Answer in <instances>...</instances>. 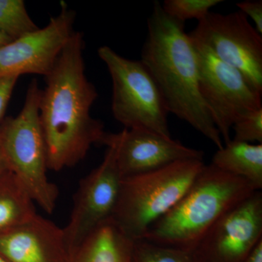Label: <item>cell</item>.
I'll return each instance as SVG.
<instances>
[{"instance_id": "1", "label": "cell", "mask_w": 262, "mask_h": 262, "mask_svg": "<svg viewBox=\"0 0 262 262\" xmlns=\"http://www.w3.org/2000/svg\"><path fill=\"white\" fill-rule=\"evenodd\" d=\"M84 36L75 32L41 91L39 117L47 149L48 170L75 166L106 133L101 120L91 116L98 92L85 74Z\"/></svg>"}, {"instance_id": "2", "label": "cell", "mask_w": 262, "mask_h": 262, "mask_svg": "<svg viewBox=\"0 0 262 262\" xmlns=\"http://www.w3.org/2000/svg\"><path fill=\"white\" fill-rule=\"evenodd\" d=\"M140 61L159 89L169 113L173 114L209 139L224 146L218 129L199 89V71L194 45L184 24L169 17L155 1L147 20V37Z\"/></svg>"}, {"instance_id": "3", "label": "cell", "mask_w": 262, "mask_h": 262, "mask_svg": "<svg viewBox=\"0 0 262 262\" xmlns=\"http://www.w3.org/2000/svg\"><path fill=\"white\" fill-rule=\"evenodd\" d=\"M255 192L247 181L205 165L180 201L142 239L191 251L222 215Z\"/></svg>"}, {"instance_id": "4", "label": "cell", "mask_w": 262, "mask_h": 262, "mask_svg": "<svg viewBox=\"0 0 262 262\" xmlns=\"http://www.w3.org/2000/svg\"><path fill=\"white\" fill-rule=\"evenodd\" d=\"M41 91L37 80H32L18 115L0 122V146L8 170L34 203L52 213L58 190L47 176V149L39 117Z\"/></svg>"}, {"instance_id": "5", "label": "cell", "mask_w": 262, "mask_h": 262, "mask_svg": "<svg viewBox=\"0 0 262 262\" xmlns=\"http://www.w3.org/2000/svg\"><path fill=\"white\" fill-rule=\"evenodd\" d=\"M204 165L201 160H183L122 178L112 220L132 241L144 238L151 225L185 194Z\"/></svg>"}, {"instance_id": "6", "label": "cell", "mask_w": 262, "mask_h": 262, "mask_svg": "<svg viewBox=\"0 0 262 262\" xmlns=\"http://www.w3.org/2000/svg\"><path fill=\"white\" fill-rule=\"evenodd\" d=\"M98 55L111 77L115 120L126 129H142L171 137L163 96L142 62L120 56L106 46L98 48Z\"/></svg>"}, {"instance_id": "7", "label": "cell", "mask_w": 262, "mask_h": 262, "mask_svg": "<svg viewBox=\"0 0 262 262\" xmlns=\"http://www.w3.org/2000/svg\"><path fill=\"white\" fill-rule=\"evenodd\" d=\"M191 39L198 58L200 93L226 144L231 140L232 125L239 117L262 108L261 95L253 90L239 70Z\"/></svg>"}, {"instance_id": "8", "label": "cell", "mask_w": 262, "mask_h": 262, "mask_svg": "<svg viewBox=\"0 0 262 262\" xmlns=\"http://www.w3.org/2000/svg\"><path fill=\"white\" fill-rule=\"evenodd\" d=\"M102 145L107 147L103 161L81 180L70 220L63 228L70 253L95 229L112 219L117 206L122 177L113 134L106 133Z\"/></svg>"}, {"instance_id": "9", "label": "cell", "mask_w": 262, "mask_h": 262, "mask_svg": "<svg viewBox=\"0 0 262 262\" xmlns=\"http://www.w3.org/2000/svg\"><path fill=\"white\" fill-rule=\"evenodd\" d=\"M189 34L239 70L262 96V36L242 12L222 14L211 11Z\"/></svg>"}, {"instance_id": "10", "label": "cell", "mask_w": 262, "mask_h": 262, "mask_svg": "<svg viewBox=\"0 0 262 262\" xmlns=\"http://www.w3.org/2000/svg\"><path fill=\"white\" fill-rule=\"evenodd\" d=\"M262 241V193L222 215L190 251L193 262H244Z\"/></svg>"}, {"instance_id": "11", "label": "cell", "mask_w": 262, "mask_h": 262, "mask_svg": "<svg viewBox=\"0 0 262 262\" xmlns=\"http://www.w3.org/2000/svg\"><path fill=\"white\" fill-rule=\"evenodd\" d=\"M76 13L64 2L49 23L0 47V78L38 75L47 77L74 31Z\"/></svg>"}, {"instance_id": "12", "label": "cell", "mask_w": 262, "mask_h": 262, "mask_svg": "<svg viewBox=\"0 0 262 262\" xmlns=\"http://www.w3.org/2000/svg\"><path fill=\"white\" fill-rule=\"evenodd\" d=\"M113 136L122 178L148 173L183 160H203V151L151 131L125 128Z\"/></svg>"}, {"instance_id": "13", "label": "cell", "mask_w": 262, "mask_h": 262, "mask_svg": "<svg viewBox=\"0 0 262 262\" xmlns=\"http://www.w3.org/2000/svg\"><path fill=\"white\" fill-rule=\"evenodd\" d=\"M63 228L37 213L0 234V256L8 262H67Z\"/></svg>"}, {"instance_id": "14", "label": "cell", "mask_w": 262, "mask_h": 262, "mask_svg": "<svg viewBox=\"0 0 262 262\" xmlns=\"http://www.w3.org/2000/svg\"><path fill=\"white\" fill-rule=\"evenodd\" d=\"M133 245L110 219L74 249L67 262H131Z\"/></svg>"}, {"instance_id": "15", "label": "cell", "mask_w": 262, "mask_h": 262, "mask_svg": "<svg viewBox=\"0 0 262 262\" xmlns=\"http://www.w3.org/2000/svg\"><path fill=\"white\" fill-rule=\"evenodd\" d=\"M211 164L222 171L247 181L255 190H261L262 144L231 139L217 150Z\"/></svg>"}, {"instance_id": "16", "label": "cell", "mask_w": 262, "mask_h": 262, "mask_svg": "<svg viewBox=\"0 0 262 262\" xmlns=\"http://www.w3.org/2000/svg\"><path fill=\"white\" fill-rule=\"evenodd\" d=\"M37 214L34 202L10 170L0 173V234Z\"/></svg>"}, {"instance_id": "17", "label": "cell", "mask_w": 262, "mask_h": 262, "mask_svg": "<svg viewBox=\"0 0 262 262\" xmlns=\"http://www.w3.org/2000/svg\"><path fill=\"white\" fill-rule=\"evenodd\" d=\"M23 0H0V32L12 40L38 30Z\"/></svg>"}, {"instance_id": "18", "label": "cell", "mask_w": 262, "mask_h": 262, "mask_svg": "<svg viewBox=\"0 0 262 262\" xmlns=\"http://www.w3.org/2000/svg\"><path fill=\"white\" fill-rule=\"evenodd\" d=\"M131 262L193 261L190 251L139 239L134 241Z\"/></svg>"}, {"instance_id": "19", "label": "cell", "mask_w": 262, "mask_h": 262, "mask_svg": "<svg viewBox=\"0 0 262 262\" xmlns=\"http://www.w3.org/2000/svg\"><path fill=\"white\" fill-rule=\"evenodd\" d=\"M222 0H165L161 3L163 11L170 18L184 24L188 20L198 21L205 18Z\"/></svg>"}, {"instance_id": "20", "label": "cell", "mask_w": 262, "mask_h": 262, "mask_svg": "<svg viewBox=\"0 0 262 262\" xmlns=\"http://www.w3.org/2000/svg\"><path fill=\"white\" fill-rule=\"evenodd\" d=\"M232 140L262 144V108L245 114L232 125Z\"/></svg>"}, {"instance_id": "21", "label": "cell", "mask_w": 262, "mask_h": 262, "mask_svg": "<svg viewBox=\"0 0 262 262\" xmlns=\"http://www.w3.org/2000/svg\"><path fill=\"white\" fill-rule=\"evenodd\" d=\"M239 11L242 12L254 23L255 29L262 35V1L261 0H247L236 4Z\"/></svg>"}, {"instance_id": "22", "label": "cell", "mask_w": 262, "mask_h": 262, "mask_svg": "<svg viewBox=\"0 0 262 262\" xmlns=\"http://www.w3.org/2000/svg\"><path fill=\"white\" fill-rule=\"evenodd\" d=\"M18 77L0 78V122L4 119L5 111L13 94Z\"/></svg>"}, {"instance_id": "23", "label": "cell", "mask_w": 262, "mask_h": 262, "mask_svg": "<svg viewBox=\"0 0 262 262\" xmlns=\"http://www.w3.org/2000/svg\"><path fill=\"white\" fill-rule=\"evenodd\" d=\"M244 262H262V241L256 246Z\"/></svg>"}, {"instance_id": "24", "label": "cell", "mask_w": 262, "mask_h": 262, "mask_svg": "<svg viewBox=\"0 0 262 262\" xmlns=\"http://www.w3.org/2000/svg\"><path fill=\"white\" fill-rule=\"evenodd\" d=\"M8 170V165H7L6 161L3 155V151H2L1 146H0V173Z\"/></svg>"}, {"instance_id": "25", "label": "cell", "mask_w": 262, "mask_h": 262, "mask_svg": "<svg viewBox=\"0 0 262 262\" xmlns=\"http://www.w3.org/2000/svg\"><path fill=\"white\" fill-rule=\"evenodd\" d=\"M11 41L13 40L0 32V47H1V46H5V45L8 44V43H10Z\"/></svg>"}, {"instance_id": "26", "label": "cell", "mask_w": 262, "mask_h": 262, "mask_svg": "<svg viewBox=\"0 0 262 262\" xmlns=\"http://www.w3.org/2000/svg\"><path fill=\"white\" fill-rule=\"evenodd\" d=\"M0 262H8L6 261V260H5L4 258H3V257H1V256H0Z\"/></svg>"}]
</instances>
